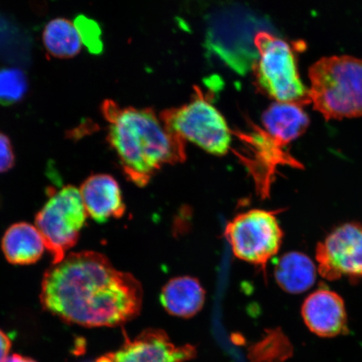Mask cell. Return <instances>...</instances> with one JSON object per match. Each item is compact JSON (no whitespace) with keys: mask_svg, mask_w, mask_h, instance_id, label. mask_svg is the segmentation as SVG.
<instances>
[{"mask_svg":"<svg viewBox=\"0 0 362 362\" xmlns=\"http://www.w3.org/2000/svg\"><path fill=\"white\" fill-rule=\"evenodd\" d=\"M88 217L79 189L72 185L52 194L36 214L35 226L52 257V264L64 259L78 243Z\"/></svg>","mask_w":362,"mask_h":362,"instance_id":"8992f818","label":"cell"},{"mask_svg":"<svg viewBox=\"0 0 362 362\" xmlns=\"http://www.w3.org/2000/svg\"><path fill=\"white\" fill-rule=\"evenodd\" d=\"M315 255L317 269L325 279H361L362 224L350 223L338 226L324 242L317 244Z\"/></svg>","mask_w":362,"mask_h":362,"instance_id":"ba28073f","label":"cell"},{"mask_svg":"<svg viewBox=\"0 0 362 362\" xmlns=\"http://www.w3.org/2000/svg\"><path fill=\"white\" fill-rule=\"evenodd\" d=\"M317 270L313 261L304 253L288 252L276 264V282L285 292L302 293L315 284Z\"/></svg>","mask_w":362,"mask_h":362,"instance_id":"9a60e30c","label":"cell"},{"mask_svg":"<svg viewBox=\"0 0 362 362\" xmlns=\"http://www.w3.org/2000/svg\"><path fill=\"white\" fill-rule=\"evenodd\" d=\"M28 88V79L19 68L0 69V105L11 106L21 102Z\"/></svg>","mask_w":362,"mask_h":362,"instance_id":"e0dca14e","label":"cell"},{"mask_svg":"<svg viewBox=\"0 0 362 362\" xmlns=\"http://www.w3.org/2000/svg\"><path fill=\"white\" fill-rule=\"evenodd\" d=\"M11 350V341L3 330L0 329V362L7 358Z\"/></svg>","mask_w":362,"mask_h":362,"instance_id":"ffe728a7","label":"cell"},{"mask_svg":"<svg viewBox=\"0 0 362 362\" xmlns=\"http://www.w3.org/2000/svg\"><path fill=\"white\" fill-rule=\"evenodd\" d=\"M74 25L78 30L81 42L90 53L99 55L103 51L102 30L98 23L88 17L80 15L76 18Z\"/></svg>","mask_w":362,"mask_h":362,"instance_id":"ac0fdd59","label":"cell"},{"mask_svg":"<svg viewBox=\"0 0 362 362\" xmlns=\"http://www.w3.org/2000/svg\"><path fill=\"white\" fill-rule=\"evenodd\" d=\"M206 292L199 280L181 276L170 280L162 288L160 302L170 315L191 318L205 304Z\"/></svg>","mask_w":362,"mask_h":362,"instance_id":"5bb4252c","label":"cell"},{"mask_svg":"<svg viewBox=\"0 0 362 362\" xmlns=\"http://www.w3.org/2000/svg\"><path fill=\"white\" fill-rule=\"evenodd\" d=\"M88 216L98 223L121 218L126 206L119 183L110 175L89 176L79 189Z\"/></svg>","mask_w":362,"mask_h":362,"instance_id":"8fae6325","label":"cell"},{"mask_svg":"<svg viewBox=\"0 0 362 362\" xmlns=\"http://www.w3.org/2000/svg\"><path fill=\"white\" fill-rule=\"evenodd\" d=\"M160 117L172 132L197 144L211 155L223 156L232 144V132L224 117L202 90L196 88L192 100L170 108Z\"/></svg>","mask_w":362,"mask_h":362,"instance_id":"5b68a950","label":"cell"},{"mask_svg":"<svg viewBox=\"0 0 362 362\" xmlns=\"http://www.w3.org/2000/svg\"><path fill=\"white\" fill-rule=\"evenodd\" d=\"M303 320L316 336L333 338L349 332L345 302L339 294L320 288L303 303Z\"/></svg>","mask_w":362,"mask_h":362,"instance_id":"30bf717a","label":"cell"},{"mask_svg":"<svg viewBox=\"0 0 362 362\" xmlns=\"http://www.w3.org/2000/svg\"><path fill=\"white\" fill-rule=\"evenodd\" d=\"M309 96L327 121L362 117V59L320 58L309 69Z\"/></svg>","mask_w":362,"mask_h":362,"instance_id":"3957f363","label":"cell"},{"mask_svg":"<svg viewBox=\"0 0 362 362\" xmlns=\"http://www.w3.org/2000/svg\"><path fill=\"white\" fill-rule=\"evenodd\" d=\"M197 355L191 345L176 346L164 330L148 329L131 339L125 337L113 362H185Z\"/></svg>","mask_w":362,"mask_h":362,"instance_id":"9c48e42d","label":"cell"},{"mask_svg":"<svg viewBox=\"0 0 362 362\" xmlns=\"http://www.w3.org/2000/svg\"><path fill=\"white\" fill-rule=\"evenodd\" d=\"M16 156L8 136L0 132V174L6 173L15 165Z\"/></svg>","mask_w":362,"mask_h":362,"instance_id":"d6986e66","label":"cell"},{"mask_svg":"<svg viewBox=\"0 0 362 362\" xmlns=\"http://www.w3.org/2000/svg\"><path fill=\"white\" fill-rule=\"evenodd\" d=\"M1 248L10 264L25 266L34 264L42 259L45 246L36 226L21 221L6 230Z\"/></svg>","mask_w":362,"mask_h":362,"instance_id":"4fadbf2b","label":"cell"},{"mask_svg":"<svg viewBox=\"0 0 362 362\" xmlns=\"http://www.w3.org/2000/svg\"><path fill=\"white\" fill-rule=\"evenodd\" d=\"M255 45L259 60L253 70L261 93L279 103L310 104L309 89L298 75L296 54L284 40L261 31L255 35Z\"/></svg>","mask_w":362,"mask_h":362,"instance_id":"277c9868","label":"cell"},{"mask_svg":"<svg viewBox=\"0 0 362 362\" xmlns=\"http://www.w3.org/2000/svg\"><path fill=\"white\" fill-rule=\"evenodd\" d=\"M3 362H37L30 357L22 356L20 354H13L8 356Z\"/></svg>","mask_w":362,"mask_h":362,"instance_id":"44dd1931","label":"cell"},{"mask_svg":"<svg viewBox=\"0 0 362 362\" xmlns=\"http://www.w3.org/2000/svg\"><path fill=\"white\" fill-rule=\"evenodd\" d=\"M224 236L238 259L264 269L281 247L284 232L274 211L255 209L230 221Z\"/></svg>","mask_w":362,"mask_h":362,"instance_id":"52a82bcc","label":"cell"},{"mask_svg":"<svg viewBox=\"0 0 362 362\" xmlns=\"http://www.w3.org/2000/svg\"><path fill=\"white\" fill-rule=\"evenodd\" d=\"M141 284L117 269L100 252H70L45 272L40 300L43 309L72 325L115 327L133 320L143 304Z\"/></svg>","mask_w":362,"mask_h":362,"instance_id":"6da1fadb","label":"cell"},{"mask_svg":"<svg viewBox=\"0 0 362 362\" xmlns=\"http://www.w3.org/2000/svg\"><path fill=\"white\" fill-rule=\"evenodd\" d=\"M42 38L48 53L57 58L74 57L78 55L83 45L74 22L64 18L49 21L43 31Z\"/></svg>","mask_w":362,"mask_h":362,"instance_id":"2e32d148","label":"cell"},{"mask_svg":"<svg viewBox=\"0 0 362 362\" xmlns=\"http://www.w3.org/2000/svg\"><path fill=\"white\" fill-rule=\"evenodd\" d=\"M96 362H113V353L99 357Z\"/></svg>","mask_w":362,"mask_h":362,"instance_id":"7402d4cb","label":"cell"},{"mask_svg":"<svg viewBox=\"0 0 362 362\" xmlns=\"http://www.w3.org/2000/svg\"><path fill=\"white\" fill-rule=\"evenodd\" d=\"M102 112L108 123L107 142L126 178L137 187H146L165 165L185 160V140L172 132L151 108L121 107L106 100Z\"/></svg>","mask_w":362,"mask_h":362,"instance_id":"7a4b0ae2","label":"cell"},{"mask_svg":"<svg viewBox=\"0 0 362 362\" xmlns=\"http://www.w3.org/2000/svg\"><path fill=\"white\" fill-rule=\"evenodd\" d=\"M262 124L272 141L284 148L306 132L310 117L298 104L276 102L262 115Z\"/></svg>","mask_w":362,"mask_h":362,"instance_id":"7c38bea8","label":"cell"}]
</instances>
